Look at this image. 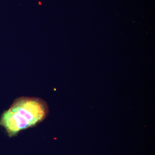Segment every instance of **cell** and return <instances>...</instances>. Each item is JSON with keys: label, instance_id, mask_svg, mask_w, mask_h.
<instances>
[{"label": "cell", "instance_id": "cell-1", "mask_svg": "<svg viewBox=\"0 0 155 155\" xmlns=\"http://www.w3.org/2000/svg\"><path fill=\"white\" fill-rule=\"evenodd\" d=\"M48 113V106L43 100L36 97H19L4 112L0 125L5 128L9 137H12L43 121Z\"/></svg>", "mask_w": 155, "mask_h": 155}]
</instances>
